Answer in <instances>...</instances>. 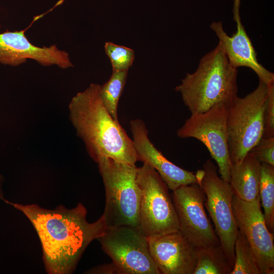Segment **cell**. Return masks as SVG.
<instances>
[{"label":"cell","instance_id":"cell-14","mask_svg":"<svg viewBox=\"0 0 274 274\" xmlns=\"http://www.w3.org/2000/svg\"><path fill=\"white\" fill-rule=\"evenodd\" d=\"M130 130L137 161L154 168L172 191L184 185L197 184L195 174L168 160L150 140L145 122L137 119L130 121Z\"/></svg>","mask_w":274,"mask_h":274},{"label":"cell","instance_id":"cell-18","mask_svg":"<svg viewBox=\"0 0 274 274\" xmlns=\"http://www.w3.org/2000/svg\"><path fill=\"white\" fill-rule=\"evenodd\" d=\"M259 194L264 209V218L269 231H274V166L261 163Z\"/></svg>","mask_w":274,"mask_h":274},{"label":"cell","instance_id":"cell-24","mask_svg":"<svg viewBox=\"0 0 274 274\" xmlns=\"http://www.w3.org/2000/svg\"><path fill=\"white\" fill-rule=\"evenodd\" d=\"M87 273L96 274H121L118 267L114 262L110 264H104L99 265L95 267H93L87 271Z\"/></svg>","mask_w":274,"mask_h":274},{"label":"cell","instance_id":"cell-9","mask_svg":"<svg viewBox=\"0 0 274 274\" xmlns=\"http://www.w3.org/2000/svg\"><path fill=\"white\" fill-rule=\"evenodd\" d=\"M203 169L205 174L199 186L206 196L204 206L214 224L220 245L233 266L234 246L238 231L232 207L233 192L229 183L219 175L214 162L207 160Z\"/></svg>","mask_w":274,"mask_h":274},{"label":"cell","instance_id":"cell-8","mask_svg":"<svg viewBox=\"0 0 274 274\" xmlns=\"http://www.w3.org/2000/svg\"><path fill=\"white\" fill-rule=\"evenodd\" d=\"M97 239L121 274H160L150 254L148 238L139 228L107 227Z\"/></svg>","mask_w":274,"mask_h":274},{"label":"cell","instance_id":"cell-17","mask_svg":"<svg viewBox=\"0 0 274 274\" xmlns=\"http://www.w3.org/2000/svg\"><path fill=\"white\" fill-rule=\"evenodd\" d=\"M233 265L221 245L197 248V258L193 274H230Z\"/></svg>","mask_w":274,"mask_h":274},{"label":"cell","instance_id":"cell-19","mask_svg":"<svg viewBox=\"0 0 274 274\" xmlns=\"http://www.w3.org/2000/svg\"><path fill=\"white\" fill-rule=\"evenodd\" d=\"M128 71H112L109 80L100 86L102 101L112 118L119 122L118 105L125 85Z\"/></svg>","mask_w":274,"mask_h":274},{"label":"cell","instance_id":"cell-6","mask_svg":"<svg viewBox=\"0 0 274 274\" xmlns=\"http://www.w3.org/2000/svg\"><path fill=\"white\" fill-rule=\"evenodd\" d=\"M140 190L139 226L147 237L179 230V221L169 188L158 173L146 163L138 167Z\"/></svg>","mask_w":274,"mask_h":274},{"label":"cell","instance_id":"cell-25","mask_svg":"<svg viewBox=\"0 0 274 274\" xmlns=\"http://www.w3.org/2000/svg\"><path fill=\"white\" fill-rule=\"evenodd\" d=\"M4 179L1 174H0V199L5 201L6 199L4 198V192L3 191V183Z\"/></svg>","mask_w":274,"mask_h":274},{"label":"cell","instance_id":"cell-7","mask_svg":"<svg viewBox=\"0 0 274 274\" xmlns=\"http://www.w3.org/2000/svg\"><path fill=\"white\" fill-rule=\"evenodd\" d=\"M228 107L217 104L207 111L191 114L177 131L182 139L194 138L201 142L216 162L221 178L229 183L231 166L227 126Z\"/></svg>","mask_w":274,"mask_h":274},{"label":"cell","instance_id":"cell-21","mask_svg":"<svg viewBox=\"0 0 274 274\" xmlns=\"http://www.w3.org/2000/svg\"><path fill=\"white\" fill-rule=\"evenodd\" d=\"M104 48L111 61L112 71H128L134 59L133 49L111 42H106Z\"/></svg>","mask_w":274,"mask_h":274},{"label":"cell","instance_id":"cell-5","mask_svg":"<svg viewBox=\"0 0 274 274\" xmlns=\"http://www.w3.org/2000/svg\"><path fill=\"white\" fill-rule=\"evenodd\" d=\"M267 85L259 80L256 88L238 96L228 107L227 126L230 161H241L262 138Z\"/></svg>","mask_w":274,"mask_h":274},{"label":"cell","instance_id":"cell-23","mask_svg":"<svg viewBox=\"0 0 274 274\" xmlns=\"http://www.w3.org/2000/svg\"><path fill=\"white\" fill-rule=\"evenodd\" d=\"M249 152L260 162L274 166V136L262 138Z\"/></svg>","mask_w":274,"mask_h":274},{"label":"cell","instance_id":"cell-20","mask_svg":"<svg viewBox=\"0 0 274 274\" xmlns=\"http://www.w3.org/2000/svg\"><path fill=\"white\" fill-rule=\"evenodd\" d=\"M234 251V262L230 274H261L249 243L245 235L239 230Z\"/></svg>","mask_w":274,"mask_h":274},{"label":"cell","instance_id":"cell-1","mask_svg":"<svg viewBox=\"0 0 274 274\" xmlns=\"http://www.w3.org/2000/svg\"><path fill=\"white\" fill-rule=\"evenodd\" d=\"M4 201L23 213L31 222L40 241L43 262L49 274L73 273L86 248L107 228L103 215L94 222H88L87 210L80 202L71 209L60 205L50 210L36 204Z\"/></svg>","mask_w":274,"mask_h":274},{"label":"cell","instance_id":"cell-4","mask_svg":"<svg viewBox=\"0 0 274 274\" xmlns=\"http://www.w3.org/2000/svg\"><path fill=\"white\" fill-rule=\"evenodd\" d=\"M96 163L105 189L103 216L107 227L139 226L140 190L136 181L135 164L109 158Z\"/></svg>","mask_w":274,"mask_h":274},{"label":"cell","instance_id":"cell-11","mask_svg":"<svg viewBox=\"0 0 274 274\" xmlns=\"http://www.w3.org/2000/svg\"><path fill=\"white\" fill-rule=\"evenodd\" d=\"M232 207L237 227L246 237L261 274H273V234L265 224L260 195L247 201L233 194Z\"/></svg>","mask_w":274,"mask_h":274},{"label":"cell","instance_id":"cell-15","mask_svg":"<svg viewBox=\"0 0 274 274\" xmlns=\"http://www.w3.org/2000/svg\"><path fill=\"white\" fill-rule=\"evenodd\" d=\"M24 32L21 30L0 33V63L17 66L31 59L44 66L56 65L62 68L73 66L66 52L58 49L55 45L35 46Z\"/></svg>","mask_w":274,"mask_h":274},{"label":"cell","instance_id":"cell-10","mask_svg":"<svg viewBox=\"0 0 274 274\" xmlns=\"http://www.w3.org/2000/svg\"><path fill=\"white\" fill-rule=\"evenodd\" d=\"M179 230L197 248L220 245L205 211L206 196L197 184L182 186L171 195Z\"/></svg>","mask_w":274,"mask_h":274},{"label":"cell","instance_id":"cell-3","mask_svg":"<svg viewBox=\"0 0 274 274\" xmlns=\"http://www.w3.org/2000/svg\"><path fill=\"white\" fill-rule=\"evenodd\" d=\"M237 69L229 63L218 43L175 90L191 114L203 113L217 104L229 106L237 96Z\"/></svg>","mask_w":274,"mask_h":274},{"label":"cell","instance_id":"cell-16","mask_svg":"<svg viewBox=\"0 0 274 274\" xmlns=\"http://www.w3.org/2000/svg\"><path fill=\"white\" fill-rule=\"evenodd\" d=\"M261 163L249 152L241 161L231 164L229 184L233 194L241 199L251 201L260 195Z\"/></svg>","mask_w":274,"mask_h":274},{"label":"cell","instance_id":"cell-22","mask_svg":"<svg viewBox=\"0 0 274 274\" xmlns=\"http://www.w3.org/2000/svg\"><path fill=\"white\" fill-rule=\"evenodd\" d=\"M267 96L264 110L262 138L274 136V82L267 85Z\"/></svg>","mask_w":274,"mask_h":274},{"label":"cell","instance_id":"cell-12","mask_svg":"<svg viewBox=\"0 0 274 274\" xmlns=\"http://www.w3.org/2000/svg\"><path fill=\"white\" fill-rule=\"evenodd\" d=\"M233 20L236 30L231 36L225 31L222 22H213L210 28L219 39L229 63L234 68L247 67L257 75L259 80L267 85L274 82V74L260 63L252 43L242 24L239 8L241 0H233Z\"/></svg>","mask_w":274,"mask_h":274},{"label":"cell","instance_id":"cell-2","mask_svg":"<svg viewBox=\"0 0 274 274\" xmlns=\"http://www.w3.org/2000/svg\"><path fill=\"white\" fill-rule=\"evenodd\" d=\"M100 86L91 83L72 98L68 105L70 121L96 163L101 158H109L135 164L138 161L132 140L105 108Z\"/></svg>","mask_w":274,"mask_h":274},{"label":"cell","instance_id":"cell-13","mask_svg":"<svg viewBox=\"0 0 274 274\" xmlns=\"http://www.w3.org/2000/svg\"><path fill=\"white\" fill-rule=\"evenodd\" d=\"M150 254L160 274H193L197 248L180 230L148 238Z\"/></svg>","mask_w":274,"mask_h":274}]
</instances>
